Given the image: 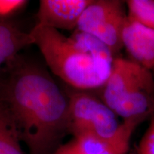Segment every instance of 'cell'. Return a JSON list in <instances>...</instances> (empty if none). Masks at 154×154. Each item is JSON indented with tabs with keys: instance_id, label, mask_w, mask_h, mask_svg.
Masks as SVG:
<instances>
[{
	"instance_id": "7c38bea8",
	"label": "cell",
	"mask_w": 154,
	"mask_h": 154,
	"mask_svg": "<svg viewBox=\"0 0 154 154\" xmlns=\"http://www.w3.org/2000/svg\"><path fill=\"white\" fill-rule=\"evenodd\" d=\"M26 3L24 0H0V18L14 14Z\"/></svg>"
},
{
	"instance_id": "ba28073f",
	"label": "cell",
	"mask_w": 154,
	"mask_h": 154,
	"mask_svg": "<svg viewBox=\"0 0 154 154\" xmlns=\"http://www.w3.org/2000/svg\"><path fill=\"white\" fill-rule=\"evenodd\" d=\"M29 33L0 19V66L14 60L21 50L33 44Z\"/></svg>"
},
{
	"instance_id": "6da1fadb",
	"label": "cell",
	"mask_w": 154,
	"mask_h": 154,
	"mask_svg": "<svg viewBox=\"0 0 154 154\" xmlns=\"http://www.w3.org/2000/svg\"><path fill=\"white\" fill-rule=\"evenodd\" d=\"M2 85L5 101L30 154H51L69 131V100L44 67L17 59Z\"/></svg>"
},
{
	"instance_id": "4fadbf2b",
	"label": "cell",
	"mask_w": 154,
	"mask_h": 154,
	"mask_svg": "<svg viewBox=\"0 0 154 154\" xmlns=\"http://www.w3.org/2000/svg\"><path fill=\"white\" fill-rule=\"evenodd\" d=\"M51 154H86L77 146L74 139L64 144H61Z\"/></svg>"
},
{
	"instance_id": "277c9868",
	"label": "cell",
	"mask_w": 154,
	"mask_h": 154,
	"mask_svg": "<svg viewBox=\"0 0 154 154\" xmlns=\"http://www.w3.org/2000/svg\"><path fill=\"white\" fill-rule=\"evenodd\" d=\"M128 18L126 1L91 0L76 30L99 40L117 57L124 49L122 36Z\"/></svg>"
},
{
	"instance_id": "8fae6325",
	"label": "cell",
	"mask_w": 154,
	"mask_h": 154,
	"mask_svg": "<svg viewBox=\"0 0 154 154\" xmlns=\"http://www.w3.org/2000/svg\"><path fill=\"white\" fill-rule=\"evenodd\" d=\"M136 154H154V115L150 118L149 125L140 140Z\"/></svg>"
},
{
	"instance_id": "5bb4252c",
	"label": "cell",
	"mask_w": 154,
	"mask_h": 154,
	"mask_svg": "<svg viewBox=\"0 0 154 154\" xmlns=\"http://www.w3.org/2000/svg\"><path fill=\"white\" fill-rule=\"evenodd\" d=\"M152 72H153V76H154V69H153V70H152Z\"/></svg>"
},
{
	"instance_id": "8992f818",
	"label": "cell",
	"mask_w": 154,
	"mask_h": 154,
	"mask_svg": "<svg viewBox=\"0 0 154 154\" xmlns=\"http://www.w3.org/2000/svg\"><path fill=\"white\" fill-rule=\"evenodd\" d=\"M91 0H41L36 24L59 31L76 29L83 12Z\"/></svg>"
},
{
	"instance_id": "52a82bcc",
	"label": "cell",
	"mask_w": 154,
	"mask_h": 154,
	"mask_svg": "<svg viewBox=\"0 0 154 154\" xmlns=\"http://www.w3.org/2000/svg\"><path fill=\"white\" fill-rule=\"evenodd\" d=\"M122 42L131 60L144 68L154 69V31L128 18Z\"/></svg>"
},
{
	"instance_id": "7a4b0ae2",
	"label": "cell",
	"mask_w": 154,
	"mask_h": 154,
	"mask_svg": "<svg viewBox=\"0 0 154 154\" xmlns=\"http://www.w3.org/2000/svg\"><path fill=\"white\" fill-rule=\"evenodd\" d=\"M29 34L51 72L72 88L97 90L109 77L115 57L93 36L77 30L66 36L38 24Z\"/></svg>"
},
{
	"instance_id": "5b68a950",
	"label": "cell",
	"mask_w": 154,
	"mask_h": 154,
	"mask_svg": "<svg viewBox=\"0 0 154 154\" xmlns=\"http://www.w3.org/2000/svg\"><path fill=\"white\" fill-rule=\"evenodd\" d=\"M146 69L130 59L115 57L109 77L103 86L96 90V94L114 111L127 90Z\"/></svg>"
},
{
	"instance_id": "3957f363",
	"label": "cell",
	"mask_w": 154,
	"mask_h": 154,
	"mask_svg": "<svg viewBox=\"0 0 154 154\" xmlns=\"http://www.w3.org/2000/svg\"><path fill=\"white\" fill-rule=\"evenodd\" d=\"M69 100V134L74 137L108 139L120 128L119 116L96 94L91 91L71 89L66 94Z\"/></svg>"
},
{
	"instance_id": "30bf717a",
	"label": "cell",
	"mask_w": 154,
	"mask_h": 154,
	"mask_svg": "<svg viewBox=\"0 0 154 154\" xmlns=\"http://www.w3.org/2000/svg\"><path fill=\"white\" fill-rule=\"evenodd\" d=\"M129 19L154 31V0H126Z\"/></svg>"
},
{
	"instance_id": "9c48e42d",
	"label": "cell",
	"mask_w": 154,
	"mask_h": 154,
	"mask_svg": "<svg viewBox=\"0 0 154 154\" xmlns=\"http://www.w3.org/2000/svg\"><path fill=\"white\" fill-rule=\"evenodd\" d=\"M15 122L0 97V154H24Z\"/></svg>"
}]
</instances>
